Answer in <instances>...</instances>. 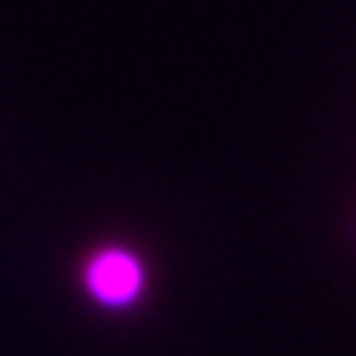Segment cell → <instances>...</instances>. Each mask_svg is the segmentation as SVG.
<instances>
[{
    "instance_id": "cell-1",
    "label": "cell",
    "mask_w": 356,
    "mask_h": 356,
    "mask_svg": "<svg viewBox=\"0 0 356 356\" xmlns=\"http://www.w3.org/2000/svg\"><path fill=\"white\" fill-rule=\"evenodd\" d=\"M145 280H149L145 263L128 245H104L83 266L87 294L101 308H111V312H124V308L138 305L145 294Z\"/></svg>"
}]
</instances>
